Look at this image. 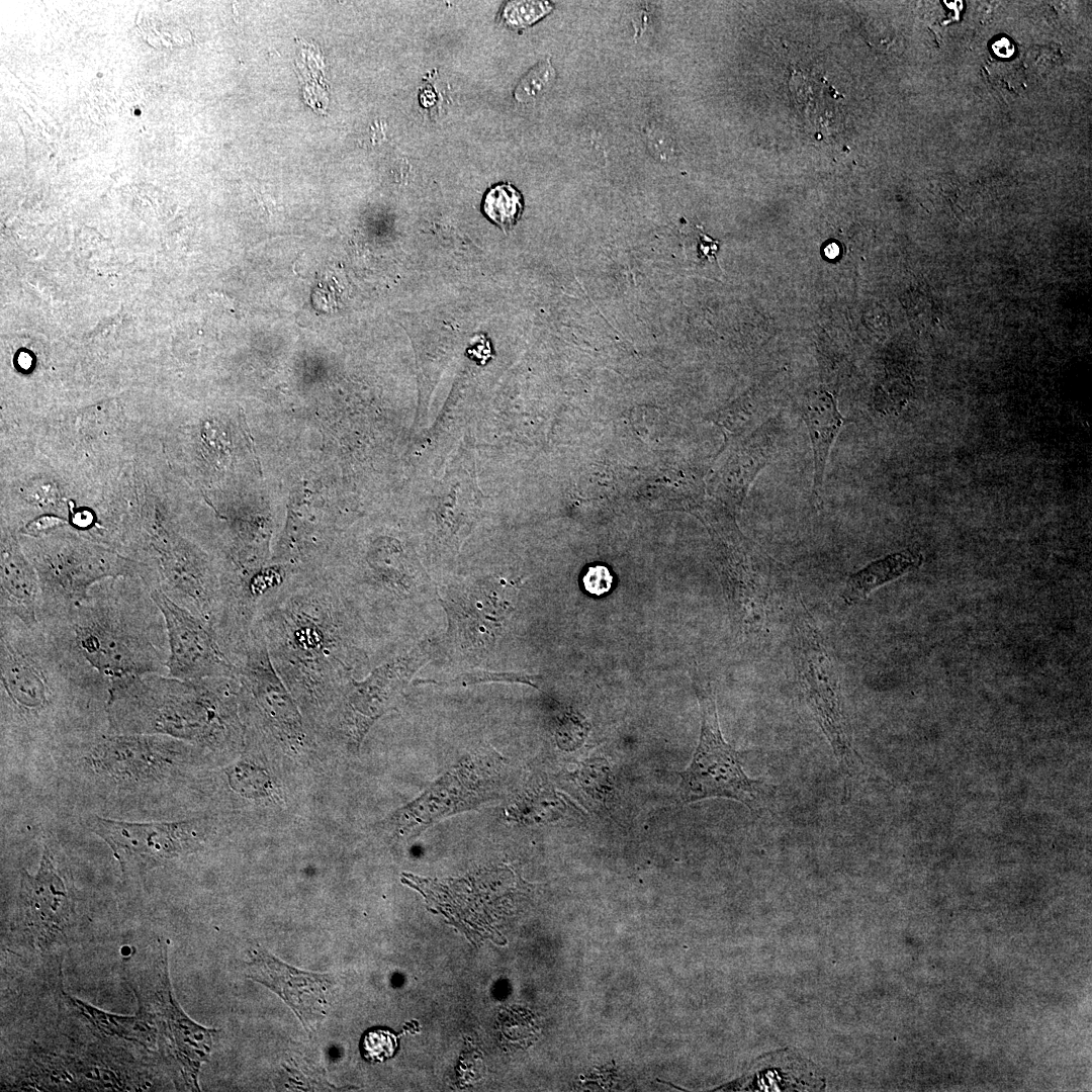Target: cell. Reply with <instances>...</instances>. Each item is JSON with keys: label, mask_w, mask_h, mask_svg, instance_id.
<instances>
[{"label": "cell", "mask_w": 1092, "mask_h": 1092, "mask_svg": "<svg viewBox=\"0 0 1092 1092\" xmlns=\"http://www.w3.org/2000/svg\"><path fill=\"white\" fill-rule=\"evenodd\" d=\"M152 589L141 576L106 578L64 617L42 621L57 623L109 682L130 675L167 674L168 635Z\"/></svg>", "instance_id": "obj_4"}, {"label": "cell", "mask_w": 1092, "mask_h": 1092, "mask_svg": "<svg viewBox=\"0 0 1092 1092\" xmlns=\"http://www.w3.org/2000/svg\"><path fill=\"white\" fill-rule=\"evenodd\" d=\"M248 966L249 978L276 993L295 1013L307 1032H311L326 1016V993L331 987L329 974L298 970L263 948L254 951Z\"/></svg>", "instance_id": "obj_15"}, {"label": "cell", "mask_w": 1092, "mask_h": 1092, "mask_svg": "<svg viewBox=\"0 0 1092 1092\" xmlns=\"http://www.w3.org/2000/svg\"><path fill=\"white\" fill-rule=\"evenodd\" d=\"M612 583L613 575L609 568L603 564L588 566L582 576L584 589L596 596L608 593L612 587Z\"/></svg>", "instance_id": "obj_25"}, {"label": "cell", "mask_w": 1092, "mask_h": 1092, "mask_svg": "<svg viewBox=\"0 0 1092 1092\" xmlns=\"http://www.w3.org/2000/svg\"><path fill=\"white\" fill-rule=\"evenodd\" d=\"M539 680V676L527 673L476 671L470 673H462L446 681L421 680L419 682H433L435 685L445 687H467L470 685H476L481 682L502 681L526 684L531 687L537 688V681Z\"/></svg>", "instance_id": "obj_21"}, {"label": "cell", "mask_w": 1092, "mask_h": 1092, "mask_svg": "<svg viewBox=\"0 0 1092 1092\" xmlns=\"http://www.w3.org/2000/svg\"><path fill=\"white\" fill-rule=\"evenodd\" d=\"M423 660L416 648L375 667L364 679L351 680L326 713L316 738L359 750L375 722L399 703Z\"/></svg>", "instance_id": "obj_8"}, {"label": "cell", "mask_w": 1092, "mask_h": 1092, "mask_svg": "<svg viewBox=\"0 0 1092 1092\" xmlns=\"http://www.w3.org/2000/svg\"><path fill=\"white\" fill-rule=\"evenodd\" d=\"M239 677L184 680L148 673L113 679L106 702L107 728L115 734H160L213 751L245 742Z\"/></svg>", "instance_id": "obj_3"}, {"label": "cell", "mask_w": 1092, "mask_h": 1092, "mask_svg": "<svg viewBox=\"0 0 1092 1092\" xmlns=\"http://www.w3.org/2000/svg\"><path fill=\"white\" fill-rule=\"evenodd\" d=\"M152 596L160 608L168 635L167 674L190 680L206 677H239L240 668L230 659L212 628L158 588Z\"/></svg>", "instance_id": "obj_12"}, {"label": "cell", "mask_w": 1092, "mask_h": 1092, "mask_svg": "<svg viewBox=\"0 0 1092 1092\" xmlns=\"http://www.w3.org/2000/svg\"><path fill=\"white\" fill-rule=\"evenodd\" d=\"M801 413L813 452V492L819 505L822 499L825 470L831 448L839 432L849 423V420L841 415L834 393L825 388L807 392L801 405Z\"/></svg>", "instance_id": "obj_16"}, {"label": "cell", "mask_w": 1092, "mask_h": 1092, "mask_svg": "<svg viewBox=\"0 0 1092 1092\" xmlns=\"http://www.w3.org/2000/svg\"><path fill=\"white\" fill-rule=\"evenodd\" d=\"M556 78L549 59L536 64L519 82L514 96L519 102H530L546 93Z\"/></svg>", "instance_id": "obj_20"}, {"label": "cell", "mask_w": 1092, "mask_h": 1092, "mask_svg": "<svg viewBox=\"0 0 1092 1092\" xmlns=\"http://www.w3.org/2000/svg\"><path fill=\"white\" fill-rule=\"evenodd\" d=\"M254 625L314 732L369 664V633L328 573L296 571L259 605Z\"/></svg>", "instance_id": "obj_1"}, {"label": "cell", "mask_w": 1092, "mask_h": 1092, "mask_svg": "<svg viewBox=\"0 0 1092 1092\" xmlns=\"http://www.w3.org/2000/svg\"><path fill=\"white\" fill-rule=\"evenodd\" d=\"M196 746L160 734H101L85 755L99 778L118 787H139L170 776Z\"/></svg>", "instance_id": "obj_9"}, {"label": "cell", "mask_w": 1092, "mask_h": 1092, "mask_svg": "<svg viewBox=\"0 0 1092 1092\" xmlns=\"http://www.w3.org/2000/svg\"><path fill=\"white\" fill-rule=\"evenodd\" d=\"M109 680L55 622L0 616L2 727L17 740L48 739L106 713Z\"/></svg>", "instance_id": "obj_2"}, {"label": "cell", "mask_w": 1092, "mask_h": 1092, "mask_svg": "<svg viewBox=\"0 0 1092 1092\" xmlns=\"http://www.w3.org/2000/svg\"><path fill=\"white\" fill-rule=\"evenodd\" d=\"M0 598V616L14 617L28 625L38 623V577L11 541L3 545Z\"/></svg>", "instance_id": "obj_17"}, {"label": "cell", "mask_w": 1092, "mask_h": 1092, "mask_svg": "<svg viewBox=\"0 0 1092 1092\" xmlns=\"http://www.w3.org/2000/svg\"><path fill=\"white\" fill-rule=\"evenodd\" d=\"M693 681L701 710V732L691 763L679 774L680 799L692 803L721 797L740 802L753 813L760 812L774 788L744 772L738 752L722 736L711 686L698 674Z\"/></svg>", "instance_id": "obj_6"}, {"label": "cell", "mask_w": 1092, "mask_h": 1092, "mask_svg": "<svg viewBox=\"0 0 1092 1092\" xmlns=\"http://www.w3.org/2000/svg\"><path fill=\"white\" fill-rule=\"evenodd\" d=\"M73 913L72 893L56 867L52 852L43 846L37 873L32 876L21 871L18 922L35 944L44 946L64 934Z\"/></svg>", "instance_id": "obj_13"}, {"label": "cell", "mask_w": 1092, "mask_h": 1092, "mask_svg": "<svg viewBox=\"0 0 1092 1092\" xmlns=\"http://www.w3.org/2000/svg\"><path fill=\"white\" fill-rule=\"evenodd\" d=\"M361 1048L362 1054L367 1060L383 1062L394 1055L397 1048V1037L387 1029H372L364 1034Z\"/></svg>", "instance_id": "obj_23"}, {"label": "cell", "mask_w": 1092, "mask_h": 1092, "mask_svg": "<svg viewBox=\"0 0 1092 1092\" xmlns=\"http://www.w3.org/2000/svg\"><path fill=\"white\" fill-rule=\"evenodd\" d=\"M922 561L923 556L911 550L895 552L875 560L847 578L841 599L848 606L857 604L874 589L918 568Z\"/></svg>", "instance_id": "obj_18"}, {"label": "cell", "mask_w": 1092, "mask_h": 1092, "mask_svg": "<svg viewBox=\"0 0 1092 1092\" xmlns=\"http://www.w3.org/2000/svg\"><path fill=\"white\" fill-rule=\"evenodd\" d=\"M993 51L1001 58H1008L1013 55L1014 47L1007 38H1000L993 44Z\"/></svg>", "instance_id": "obj_27"}, {"label": "cell", "mask_w": 1092, "mask_h": 1092, "mask_svg": "<svg viewBox=\"0 0 1092 1092\" xmlns=\"http://www.w3.org/2000/svg\"><path fill=\"white\" fill-rule=\"evenodd\" d=\"M792 650L796 682L803 702L828 740L844 777L856 766L838 672L812 616L800 600L793 623Z\"/></svg>", "instance_id": "obj_5"}, {"label": "cell", "mask_w": 1092, "mask_h": 1092, "mask_svg": "<svg viewBox=\"0 0 1092 1092\" xmlns=\"http://www.w3.org/2000/svg\"><path fill=\"white\" fill-rule=\"evenodd\" d=\"M552 4L541 1H513L504 7L502 19L512 27H525L548 14Z\"/></svg>", "instance_id": "obj_22"}, {"label": "cell", "mask_w": 1092, "mask_h": 1092, "mask_svg": "<svg viewBox=\"0 0 1092 1092\" xmlns=\"http://www.w3.org/2000/svg\"><path fill=\"white\" fill-rule=\"evenodd\" d=\"M88 826L111 848L123 874L144 872L198 849L206 821L125 822L90 816Z\"/></svg>", "instance_id": "obj_10"}, {"label": "cell", "mask_w": 1092, "mask_h": 1092, "mask_svg": "<svg viewBox=\"0 0 1092 1092\" xmlns=\"http://www.w3.org/2000/svg\"><path fill=\"white\" fill-rule=\"evenodd\" d=\"M695 241L690 246L685 247L688 249L689 257L698 262L716 263V253L718 251L719 242L709 238L702 232L694 234Z\"/></svg>", "instance_id": "obj_26"}, {"label": "cell", "mask_w": 1092, "mask_h": 1092, "mask_svg": "<svg viewBox=\"0 0 1092 1092\" xmlns=\"http://www.w3.org/2000/svg\"><path fill=\"white\" fill-rule=\"evenodd\" d=\"M37 565L38 621L64 617L87 598L94 584L106 578L140 576L110 557L73 547L41 554Z\"/></svg>", "instance_id": "obj_11"}, {"label": "cell", "mask_w": 1092, "mask_h": 1092, "mask_svg": "<svg viewBox=\"0 0 1092 1092\" xmlns=\"http://www.w3.org/2000/svg\"><path fill=\"white\" fill-rule=\"evenodd\" d=\"M482 210L489 220L503 231H508L517 223L522 214V195L509 183L496 184L486 192Z\"/></svg>", "instance_id": "obj_19"}, {"label": "cell", "mask_w": 1092, "mask_h": 1092, "mask_svg": "<svg viewBox=\"0 0 1092 1092\" xmlns=\"http://www.w3.org/2000/svg\"><path fill=\"white\" fill-rule=\"evenodd\" d=\"M504 765L493 748L474 750L395 811L386 820L387 830L398 840H410L441 819L499 798Z\"/></svg>", "instance_id": "obj_7"}, {"label": "cell", "mask_w": 1092, "mask_h": 1092, "mask_svg": "<svg viewBox=\"0 0 1092 1092\" xmlns=\"http://www.w3.org/2000/svg\"><path fill=\"white\" fill-rule=\"evenodd\" d=\"M24 497L28 504L39 509H47L58 503L59 491L52 482L35 481L26 486Z\"/></svg>", "instance_id": "obj_24"}, {"label": "cell", "mask_w": 1092, "mask_h": 1092, "mask_svg": "<svg viewBox=\"0 0 1092 1092\" xmlns=\"http://www.w3.org/2000/svg\"><path fill=\"white\" fill-rule=\"evenodd\" d=\"M511 594L512 589L498 583L456 590L442 599L449 617L450 634L459 648L482 656L494 647L504 622L513 610Z\"/></svg>", "instance_id": "obj_14"}]
</instances>
